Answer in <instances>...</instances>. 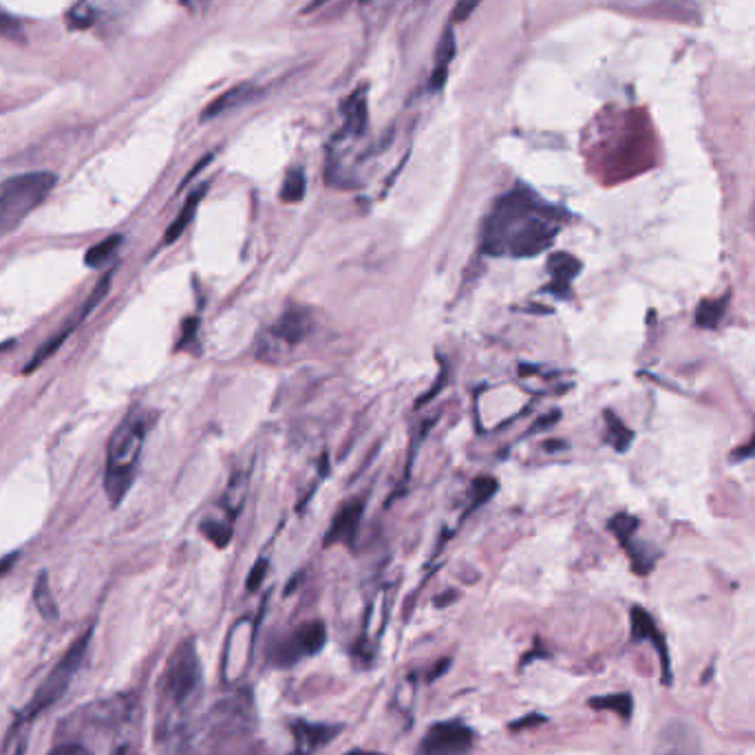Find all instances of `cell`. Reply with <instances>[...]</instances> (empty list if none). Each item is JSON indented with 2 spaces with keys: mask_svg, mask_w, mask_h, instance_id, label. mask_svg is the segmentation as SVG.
<instances>
[{
  "mask_svg": "<svg viewBox=\"0 0 755 755\" xmlns=\"http://www.w3.org/2000/svg\"><path fill=\"white\" fill-rule=\"evenodd\" d=\"M495 491H497V482H495L493 477H479L476 484H473V497H471V506H468L466 513H473V510L482 506V504H486L488 499L493 497Z\"/></svg>",
  "mask_w": 755,
  "mask_h": 755,
  "instance_id": "obj_29",
  "label": "cell"
},
{
  "mask_svg": "<svg viewBox=\"0 0 755 755\" xmlns=\"http://www.w3.org/2000/svg\"><path fill=\"white\" fill-rule=\"evenodd\" d=\"M448 665H451V661H448V658H444V661H440V662H437V665H436V667H433V670H436V672H431V673H428V681H436V678H437V676H442V673H444V672H446V667H448Z\"/></svg>",
  "mask_w": 755,
  "mask_h": 755,
  "instance_id": "obj_38",
  "label": "cell"
},
{
  "mask_svg": "<svg viewBox=\"0 0 755 755\" xmlns=\"http://www.w3.org/2000/svg\"><path fill=\"white\" fill-rule=\"evenodd\" d=\"M152 425V413L144 409H132L120 425L115 427L106 451V473L104 488L111 504L120 506L122 499L131 491L135 479L137 464H140L142 448Z\"/></svg>",
  "mask_w": 755,
  "mask_h": 755,
  "instance_id": "obj_2",
  "label": "cell"
},
{
  "mask_svg": "<svg viewBox=\"0 0 755 755\" xmlns=\"http://www.w3.org/2000/svg\"><path fill=\"white\" fill-rule=\"evenodd\" d=\"M623 548H625L627 557H630V561H632V570H634L636 574L645 576V574H650L652 570H654L658 553L654 548H652V545L639 544L636 539H630V542H627Z\"/></svg>",
  "mask_w": 755,
  "mask_h": 755,
  "instance_id": "obj_19",
  "label": "cell"
},
{
  "mask_svg": "<svg viewBox=\"0 0 755 755\" xmlns=\"http://www.w3.org/2000/svg\"><path fill=\"white\" fill-rule=\"evenodd\" d=\"M749 457H755V436L749 440L747 444H742V446H738L736 451H733L731 460H749Z\"/></svg>",
  "mask_w": 755,
  "mask_h": 755,
  "instance_id": "obj_34",
  "label": "cell"
},
{
  "mask_svg": "<svg viewBox=\"0 0 755 755\" xmlns=\"http://www.w3.org/2000/svg\"><path fill=\"white\" fill-rule=\"evenodd\" d=\"M265 574H268V559H259L257 564H254V568L250 570V574H248V590L252 592V590H259V585L263 583V579H265Z\"/></svg>",
  "mask_w": 755,
  "mask_h": 755,
  "instance_id": "obj_32",
  "label": "cell"
},
{
  "mask_svg": "<svg viewBox=\"0 0 755 755\" xmlns=\"http://www.w3.org/2000/svg\"><path fill=\"white\" fill-rule=\"evenodd\" d=\"M727 305H729V294L721 296V299L701 300V305L696 308V316H693V320H696L698 328L716 329L718 325H721L724 312H727Z\"/></svg>",
  "mask_w": 755,
  "mask_h": 755,
  "instance_id": "obj_18",
  "label": "cell"
},
{
  "mask_svg": "<svg viewBox=\"0 0 755 755\" xmlns=\"http://www.w3.org/2000/svg\"><path fill=\"white\" fill-rule=\"evenodd\" d=\"M323 3H328V0H314V5L309 9H314V7H319V5H323Z\"/></svg>",
  "mask_w": 755,
  "mask_h": 755,
  "instance_id": "obj_41",
  "label": "cell"
},
{
  "mask_svg": "<svg viewBox=\"0 0 755 755\" xmlns=\"http://www.w3.org/2000/svg\"><path fill=\"white\" fill-rule=\"evenodd\" d=\"M120 246H122V234H113V237L104 239V241L98 243V246L86 250L84 263L89 265V268H100V265H104L111 257H113L115 250Z\"/></svg>",
  "mask_w": 755,
  "mask_h": 755,
  "instance_id": "obj_25",
  "label": "cell"
},
{
  "mask_svg": "<svg viewBox=\"0 0 755 755\" xmlns=\"http://www.w3.org/2000/svg\"><path fill=\"white\" fill-rule=\"evenodd\" d=\"M369 102H367V86H358L340 106L345 117V132L349 135H362L369 120Z\"/></svg>",
  "mask_w": 755,
  "mask_h": 755,
  "instance_id": "obj_15",
  "label": "cell"
},
{
  "mask_svg": "<svg viewBox=\"0 0 755 755\" xmlns=\"http://www.w3.org/2000/svg\"><path fill=\"white\" fill-rule=\"evenodd\" d=\"M111 280H113V270H109V272L104 274V277H102L100 280H98V285H95V289L93 292H91V296H89V300H86V303L83 305V308H80V312L74 316V319H71V323H66L63 329L58 331V334L54 336V338H49L47 343H44L43 347H40L38 351H35V354L32 356V360H29V365L25 367V374H32L34 369H38L40 365H43L44 360H49L51 356L55 354V351L60 349V347L64 345V340L69 338L71 334H74L75 329H78V325H83V320L86 319V316H89L91 312H93L95 309V305L100 303L102 299H104L106 296V292H109V285H111Z\"/></svg>",
  "mask_w": 755,
  "mask_h": 755,
  "instance_id": "obj_7",
  "label": "cell"
},
{
  "mask_svg": "<svg viewBox=\"0 0 755 755\" xmlns=\"http://www.w3.org/2000/svg\"><path fill=\"white\" fill-rule=\"evenodd\" d=\"M89 641H91V630L84 632V634L80 636V639L75 641L69 650H66V654L60 658L58 665L51 670L49 676L43 681V685L38 687V691L34 693L32 701H29V705L25 707L23 716H20L23 721H34V718H38L40 713L47 711L49 707H54L55 702L64 696V691L69 690L71 681H74L75 672H78L80 665H83Z\"/></svg>",
  "mask_w": 755,
  "mask_h": 755,
  "instance_id": "obj_4",
  "label": "cell"
},
{
  "mask_svg": "<svg viewBox=\"0 0 755 755\" xmlns=\"http://www.w3.org/2000/svg\"><path fill=\"white\" fill-rule=\"evenodd\" d=\"M98 23V9L89 3V0H80L78 5L69 9L66 14V25L74 32H83V29H91Z\"/></svg>",
  "mask_w": 755,
  "mask_h": 755,
  "instance_id": "obj_22",
  "label": "cell"
},
{
  "mask_svg": "<svg viewBox=\"0 0 755 755\" xmlns=\"http://www.w3.org/2000/svg\"><path fill=\"white\" fill-rule=\"evenodd\" d=\"M305 191H308V180H305V172L300 168H292V171L285 175L283 186H280V199L285 203H299L303 201Z\"/></svg>",
  "mask_w": 755,
  "mask_h": 755,
  "instance_id": "obj_24",
  "label": "cell"
},
{
  "mask_svg": "<svg viewBox=\"0 0 755 755\" xmlns=\"http://www.w3.org/2000/svg\"><path fill=\"white\" fill-rule=\"evenodd\" d=\"M18 755H23V749H20V751H18Z\"/></svg>",
  "mask_w": 755,
  "mask_h": 755,
  "instance_id": "obj_42",
  "label": "cell"
},
{
  "mask_svg": "<svg viewBox=\"0 0 755 755\" xmlns=\"http://www.w3.org/2000/svg\"><path fill=\"white\" fill-rule=\"evenodd\" d=\"M201 533L206 534V539L217 548H226L232 539V524H223L219 519H208V522L201 524Z\"/></svg>",
  "mask_w": 755,
  "mask_h": 755,
  "instance_id": "obj_26",
  "label": "cell"
},
{
  "mask_svg": "<svg viewBox=\"0 0 755 755\" xmlns=\"http://www.w3.org/2000/svg\"><path fill=\"white\" fill-rule=\"evenodd\" d=\"M630 623H632V641L654 642L658 656H661L662 682H665V685H672V661H670V654H667L665 639H662V634L658 632L654 619H652L645 610L639 608V605H634L630 612Z\"/></svg>",
  "mask_w": 755,
  "mask_h": 755,
  "instance_id": "obj_10",
  "label": "cell"
},
{
  "mask_svg": "<svg viewBox=\"0 0 755 755\" xmlns=\"http://www.w3.org/2000/svg\"><path fill=\"white\" fill-rule=\"evenodd\" d=\"M195 338H197V319L183 320L181 338H180V345H177V349H188V347L195 343Z\"/></svg>",
  "mask_w": 755,
  "mask_h": 755,
  "instance_id": "obj_33",
  "label": "cell"
},
{
  "mask_svg": "<svg viewBox=\"0 0 755 755\" xmlns=\"http://www.w3.org/2000/svg\"><path fill=\"white\" fill-rule=\"evenodd\" d=\"M199 678V658L192 642H183L180 650L168 661L164 673V693L172 705H183L192 693L197 691Z\"/></svg>",
  "mask_w": 755,
  "mask_h": 755,
  "instance_id": "obj_5",
  "label": "cell"
},
{
  "mask_svg": "<svg viewBox=\"0 0 755 755\" xmlns=\"http://www.w3.org/2000/svg\"><path fill=\"white\" fill-rule=\"evenodd\" d=\"M309 331V316L305 309H288L268 331V343L261 340L263 356H277L280 351H289L305 340Z\"/></svg>",
  "mask_w": 755,
  "mask_h": 755,
  "instance_id": "obj_8",
  "label": "cell"
},
{
  "mask_svg": "<svg viewBox=\"0 0 755 755\" xmlns=\"http://www.w3.org/2000/svg\"><path fill=\"white\" fill-rule=\"evenodd\" d=\"M325 642H328V627H325V623L314 621V623L300 625L292 634V639L285 641L277 650V662L279 665H292L299 658L319 654L325 647Z\"/></svg>",
  "mask_w": 755,
  "mask_h": 755,
  "instance_id": "obj_9",
  "label": "cell"
},
{
  "mask_svg": "<svg viewBox=\"0 0 755 755\" xmlns=\"http://www.w3.org/2000/svg\"><path fill=\"white\" fill-rule=\"evenodd\" d=\"M545 718L544 716H537V713H533V716H525L522 721H515L510 724V729H528V727H537V724H544Z\"/></svg>",
  "mask_w": 755,
  "mask_h": 755,
  "instance_id": "obj_36",
  "label": "cell"
},
{
  "mask_svg": "<svg viewBox=\"0 0 755 755\" xmlns=\"http://www.w3.org/2000/svg\"><path fill=\"white\" fill-rule=\"evenodd\" d=\"M476 733L462 722H436L422 738L417 755H464L471 751Z\"/></svg>",
  "mask_w": 755,
  "mask_h": 755,
  "instance_id": "obj_6",
  "label": "cell"
},
{
  "mask_svg": "<svg viewBox=\"0 0 755 755\" xmlns=\"http://www.w3.org/2000/svg\"><path fill=\"white\" fill-rule=\"evenodd\" d=\"M58 177L54 172H23L0 183V239L14 232L32 214L49 192Z\"/></svg>",
  "mask_w": 755,
  "mask_h": 755,
  "instance_id": "obj_3",
  "label": "cell"
},
{
  "mask_svg": "<svg viewBox=\"0 0 755 755\" xmlns=\"http://www.w3.org/2000/svg\"><path fill=\"white\" fill-rule=\"evenodd\" d=\"M482 3L484 0H457L456 7H453V23H464V20L471 18Z\"/></svg>",
  "mask_w": 755,
  "mask_h": 755,
  "instance_id": "obj_31",
  "label": "cell"
},
{
  "mask_svg": "<svg viewBox=\"0 0 755 755\" xmlns=\"http://www.w3.org/2000/svg\"><path fill=\"white\" fill-rule=\"evenodd\" d=\"M345 755H382V753H374V751H349Z\"/></svg>",
  "mask_w": 755,
  "mask_h": 755,
  "instance_id": "obj_40",
  "label": "cell"
},
{
  "mask_svg": "<svg viewBox=\"0 0 755 755\" xmlns=\"http://www.w3.org/2000/svg\"><path fill=\"white\" fill-rule=\"evenodd\" d=\"M254 98H257V86H254V84L232 86V89L223 91L219 98H214L211 104L206 106V111L201 113V120L208 122V120H212V117L228 113V111L237 109V106L248 104V102L254 100Z\"/></svg>",
  "mask_w": 755,
  "mask_h": 755,
  "instance_id": "obj_14",
  "label": "cell"
},
{
  "mask_svg": "<svg viewBox=\"0 0 755 755\" xmlns=\"http://www.w3.org/2000/svg\"><path fill=\"white\" fill-rule=\"evenodd\" d=\"M581 272V261L573 254L568 252H554L548 257V274H550V285L545 289L553 292L554 296H565L570 294V285L573 280L579 277Z\"/></svg>",
  "mask_w": 755,
  "mask_h": 755,
  "instance_id": "obj_12",
  "label": "cell"
},
{
  "mask_svg": "<svg viewBox=\"0 0 755 755\" xmlns=\"http://www.w3.org/2000/svg\"><path fill=\"white\" fill-rule=\"evenodd\" d=\"M296 751L299 755H314L320 747L329 744L340 733V724L328 722H294L292 724Z\"/></svg>",
  "mask_w": 755,
  "mask_h": 755,
  "instance_id": "obj_11",
  "label": "cell"
},
{
  "mask_svg": "<svg viewBox=\"0 0 755 755\" xmlns=\"http://www.w3.org/2000/svg\"><path fill=\"white\" fill-rule=\"evenodd\" d=\"M206 191H208V186L197 188V191L186 199V203H183V208L180 211V214H177V219L171 223V228H168L166 234H164V241L166 243L177 241V239L181 237V232L186 230L188 226H191L192 217H195V212H197V208H199V201H201L203 195H206Z\"/></svg>",
  "mask_w": 755,
  "mask_h": 755,
  "instance_id": "obj_17",
  "label": "cell"
},
{
  "mask_svg": "<svg viewBox=\"0 0 755 755\" xmlns=\"http://www.w3.org/2000/svg\"><path fill=\"white\" fill-rule=\"evenodd\" d=\"M661 755H696V753L690 751V747H676V742H672V744H667L665 753H661Z\"/></svg>",
  "mask_w": 755,
  "mask_h": 755,
  "instance_id": "obj_37",
  "label": "cell"
},
{
  "mask_svg": "<svg viewBox=\"0 0 755 755\" xmlns=\"http://www.w3.org/2000/svg\"><path fill=\"white\" fill-rule=\"evenodd\" d=\"M47 755H84V749L80 747V744L64 742V744H58L55 749H51Z\"/></svg>",
  "mask_w": 755,
  "mask_h": 755,
  "instance_id": "obj_35",
  "label": "cell"
},
{
  "mask_svg": "<svg viewBox=\"0 0 755 755\" xmlns=\"http://www.w3.org/2000/svg\"><path fill=\"white\" fill-rule=\"evenodd\" d=\"M0 38H7L12 43H23L25 32L20 27V23L14 16H9L7 12H0Z\"/></svg>",
  "mask_w": 755,
  "mask_h": 755,
  "instance_id": "obj_30",
  "label": "cell"
},
{
  "mask_svg": "<svg viewBox=\"0 0 755 755\" xmlns=\"http://www.w3.org/2000/svg\"><path fill=\"white\" fill-rule=\"evenodd\" d=\"M636 528H639V519L632 517V515L621 513L610 519V530L616 534V539H619L621 545H625L630 539H634Z\"/></svg>",
  "mask_w": 755,
  "mask_h": 755,
  "instance_id": "obj_28",
  "label": "cell"
},
{
  "mask_svg": "<svg viewBox=\"0 0 755 755\" xmlns=\"http://www.w3.org/2000/svg\"><path fill=\"white\" fill-rule=\"evenodd\" d=\"M592 709H608V711H616L623 721H630L632 709H634V702H632L630 693H610V696H599L590 701Z\"/></svg>",
  "mask_w": 755,
  "mask_h": 755,
  "instance_id": "obj_23",
  "label": "cell"
},
{
  "mask_svg": "<svg viewBox=\"0 0 755 755\" xmlns=\"http://www.w3.org/2000/svg\"><path fill=\"white\" fill-rule=\"evenodd\" d=\"M16 559H18V553H12V554H9V557H5L3 561H0V576H3L5 573H7L9 568H12L14 561H16Z\"/></svg>",
  "mask_w": 755,
  "mask_h": 755,
  "instance_id": "obj_39",
  "label": "cell"
},
{
  "mask_svg": "<svg viewBox=\"0 0 755 755\" xmlns=\"http://www.w3.org/2000/svg\"><path fill=\"white\" fill-rule=\"evenodd\" d=\"M34 603H35V608H38L40 614H43L47 621L58 619V605H55V599H54V592H51L47 573H40L38 579H35Z\"/></svg>",
  "mask_w": 755,
  "mask_h": 755,
  "instance_id": "obj_21",
  "label": "cell"
},
{
  "mask_svg": "<svg viewBox=\"0 0 755 755\" xmlns=\"http://www.w3.org/2000/svg\"><path fill=\"white\" fill-rule=\"evenodd\" d=\"M248 477H250L248 471L234 473L230 488H228V495H226V506L230 508V515H237L239 510H241L243 497H246V488H248Z\"/></svg>",
  "mask_w": 755,
  "mask_h": 755,
  "instance_id": "obj_27",
  "label": "cell"
},
{
  "mask_svg": "<svg viewBox=\"0 0 755 755\" xmlns=\"http://www.w3.org/2000/svg\"><path fill=\"white\" fill-rule=\"evenodd\" d=\"M362 519V502L360 499H351L343 508L336 513L334 522H331L328 534H325V545H334L338 542H354L356 533Z\"/></svg>",
  "mask_w": 755,
  "mask_h": 755,
  "instance_id": "obj_13",
  "label": "cell"
},
{
  "mask_svg": "<svg viewBox=\"0 0 755 755\" xmlns=\"http://www.w3.org/2000/svg\"><path fill=\"white\" fill-rule=\"evenodd\" d=\"M605 428H608V442L614 446L616 453H625L630 444L634 442V431L625 427V422L616 416L614 411H605Z\"/></svg>",
  "mask_w": 755,
  "mask_h": 755,
  "instance_id": "obj_20",
  "label": "cell"
},
{
  "mask_svg": "<svg viewBox=\"0 0 755 755\" xmlns=\"http://www.w3.org/2000/svg\"><path fill=\"white\" fill-rule=\"evenodd\" d=\"M456 34H453L451 27H446L442 32V38L440 43H437V51H436V64H433V74H431V89H442L444 83H446L448 78V66H451L453 58H456Z\"/></svg>",
  "mask_w": 755,
  "mask_h": 755,
  "instance_id": "obj_16",
  "label": "cell"
},
{
  "mask_svg": "<svg viewBox=\"0 0 755 755\" xmlns=\"http://www.w3.org/2000/svg\"><path fill=\"white\" fill-rule=\"evenodd\" d=\"M564 212L530 188L517 186L495 201L484 219L482 250L488 257L530 259L550 250L561 230Z\"/></svg>",
  "mask_w": 755,
  "mask_h": 755,
  "instance_id": "obj_1",
  "label": "cell"
}]
</instances>
